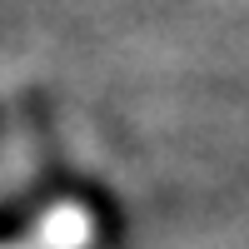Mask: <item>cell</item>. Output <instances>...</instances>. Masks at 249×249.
<instances>
[]
</instances>
